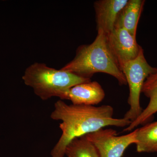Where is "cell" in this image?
<instances>
[{"mask_svg":"<svg viewBox=\"0 0 157 157\" xmlns=\"http://www.w3.org/2000/svg\"><path fill=\"white\" fill-rule=\"evenodd\" d=\"M122 71L130 90L128 99L130 109L124 117L132 122L139 116L143 110L140 100L144 83L151 74L157 72V68L151 67L147 63L141 48L137 57L124 64Z\"/></svg>","mask_w":157,"mask_h":157,"instance_id":"cell-4","label":"cell"},{"mask_svg":"<svg viewBox=\"0 0 157 157\" xmlns=\"http://www.w3.org/2000/svg\"><path fill=\"white\" fill-rule=\"evenodd\" d=\"M105 96L104 90L100 83L91 81L70 88L60 100H69L74 105L94 106L101 103Z\"/></svg>","mask_w":157,"mask_h":157,"instance_id":"cell-7","label":"cell"},{"mask_svg":"<svg viewBox=\"0 0 157 157\" xmlns=\"http://www.w3.org/2000/svg\"><path fill=\"white\" fill-rule=\"evenodd\" d=\"M65 155L68 157H100L95 147L86 136L72 140L66 149Z\"/></svg>","mask_w":157,"mask_h":157,"instance_id":"cell-12","label":"cell"},{"mask_svg":"<svg viewBox=\"0 0 157 157\" xmlns=\"http://www.w3.org/2000/svg\"><path fill=\"white\" fill-rule=\"evenodd\" d=\"M136 132L135 129L128 135L117 136L113 129L102 128L85 136L100 157H122L129 146L136 143Z\"/></svg>","mask_w":157,"mask_h":157,"instance_id":"cell-5","label":"cell"},{"mask_svg":"<svg viewBox=\"0 0 157 157\" xmlns=\"http://www.w3.org/2000/svg\"><path fill=\"white\" fill-rule=\"evenodd\" d=\"M22 79L25 84L32 88L34 93L43 101L52 97L61 99L70 88L91 81L90 78L81 77L61 69L56 70L38 63L27 68Z\"/></svg>","mask_w":157,"mask_h":157,"instance_id":"cell-3","label":"cell"},{"mask_svg":"<svg viewBox=\"0 0 157 157\" xmlns=\"http://www.w3.org/2000/svg\"><path fill=\"white\" fill-rule=\"evenodd\" d=\"M112 107H100L66 104L63 100L56 102L50 117L60 121L62 135L51 152V157H64L69 144L75 138L85 136L107 126L128 127L131 121L125 118L113 117Z\"/></svg>","mask_w":157,"mask_h":157,"instance_id":"cell-1","label":"cell"},{"mask_svg":"<svg viewBox=\"0 0 157 157\" xmlns=\"http://www.w3.org/2000/svg\"><path fill=\"white\" fill-rule=\"evenodd\" d=\"M136 130V142L135 144L137 152H157V121Z\"/></svg>","mask_w":157,"mask_h":157,"instance_id":"cell-11","label":"cell"},{"mask_svg":"<svg viewBox=\"0 0 157 157\" xmlns=\"http://www.w3.org/2000/svg\"><path fill=\"white\" fill-rule=\"evenodd\" d=\"M107 38L109 49L121 71L125 63L137 57L141 48L136 37L124 29L114 28Z\"/></svg>","mask_w":157,"mask_h":157,"instance_id":"cell-6","label":"cell"},{"mask_svg":"<svg viewBox=\"0 0 157 157\" xmlns=\"http://www.w3.org/2000/svg\"><path fill=\"white\" fill-rule=\"evenodd\" d=\"M128 0H100L94 3L98 31L107 36L114 28L118 15Z\"/></svg>","mask_w":157,"mask_h":157,"instance_id":"cell-8","label":"cell"},{"mask_svg":"<svg viewBox=\"0 0 157 157\" xmlns=\"http://www.w3.org/2000/svg\"><path fill=\"white\" fill-rule=\"evenodd\" d=\"M141 93L149 99L148 105L135 120L124 129V132H131L135 128L146 122L157 112V72L151 74L146 78Z\"/></svg>","mask_w":157,"mask_h":157,"instance_id":"cell-9","label":"cell"},{"mask_svg":"<svg viewBox=\"0 0 157 157\" xmlns=\"http://www.w3.org/2000/svg\"><path fill=\"white\" fill-rule=\"evenodd\" d=\"M145 1L128 0L116 21L115 28L124 29L136 37L137 24Z\"/></svg>","mask_w":157,"mask_h":157,"instance_id":"cell-10","label":"cell"},{"mask_svg":"<svg viewBox=\"0 0 157 157\" xmlns=\"http://www.w3.org/2000/svg\"><path fill=\"white\" fill-rule=\"evenodd\" d=\"M61 70L89 78L96 73H106L116 78L120 84H127L125 77L109 49L107 36L103 31H98L92 43L78 47L73 60Z\"/></svg>","mask_w":157,"mask_h":157,"instance_id":"cell-2","label":"cell"}]
</instances>
